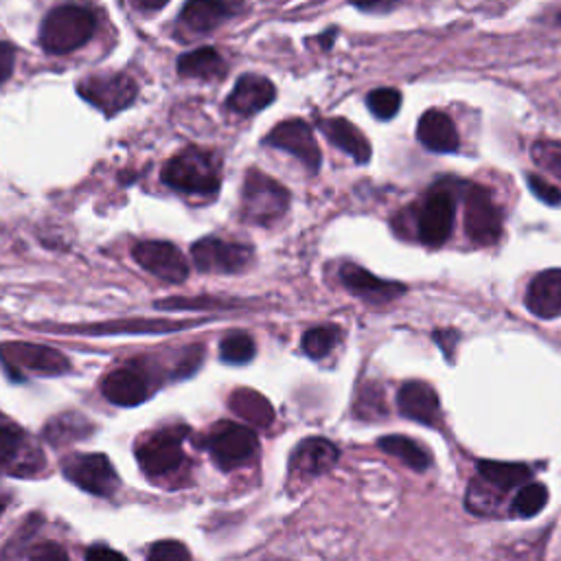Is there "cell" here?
I'll return each mask as SVG.
<instances>
[{
    "instance_id": "obj_1",
    "label": "cell",
    "mask_w": 561,
    "mask_h": 561,
    "mask_svg": "<svg viewBox=\"0 0 561 561\" xmlns=\"http://www.w3.org/2000/svg\"><path fill=\"white\" fill-rule=\"evenodd\" d=\"M162 182L182 193H215L221 182V160L213 151L186 147L162 167Z\"/></svg>"
},
{
    "instance_id": "obj_2",
    "label": "cell",
    "mask_w": 561,
    "mask_h": 561,
    "mask_svg": "<svg viewBox=\"0 0 561 561\" xmlns=\"http://www.w3.org/2000/svg\"><path fill=\"white\" fill-rule=\"evenodd\" d=\"M94 15L85 7L64 4L55 7L42 22L39 42L53 55H66L83 46L94 33Z\"/></svg>"
},
{
    "instance_id": "obj_3",
    "label": "cell",
    "mask_w": 561,
    "mask_h": 561,
    "mask_svg": "<svg viewBox=\"0 0 561 561\" xmlns=\"http://www.w3.org/2000/svg\"><path fill=\"white\" fill-rule=\"evenodd\" d=\"M289 206V191L259 169H250L241 195V217L250 224L270 226Z\"/></svg>"
},
{
    "instance_id": "obj_4",
    "label": "cell",
    "mask_w": 561,
    "mask_h": 561,
    "mask_svg": "<svg viewBox=\"0 0 561 561\" xmlns=\"http://www.w3.org/2000/svg\"><path fill=\"white\" fill-rule=\"evenodd\" d=\"M184 427H164L147 434L136 445V460L149 478H164L186 462Z\"/></svg>"
},
{
    "instance_id": "obj_5",
    "label": "cell",
    "mask_w": 561,
    "mask_h": 561,
    "mask_svg": "<svg viewBox=\"0 0 561 561\" xmlns=\"http://www.w3.org/2000/svg\"><path fill=\"white\" fill-rule=\"evenodd\" d=\"M204 447L221 469H234L259 451V438L252 427L234 421H219L204 438Z\"/></svg>"
},
{
    "instance_id": "obj_6",
    "label": "cell",
    "mask_w": 561,
    "mask_h": 561,
    "mask_svg": "<svg viewBox=\"0 0 561 561\" xmlns=\"http://www.w3.org/2000/svg\"><path fill=\"white\" fill-rule=\"evenodd\" d=\"M465 232L476 245H493L502 234V213L489 188L469 184L465 188Z\"/></svg>"
},
{
    "instance_id": "obj_7",
    "label": "cell",
    "mask_w": 561,
    "mask_h": 561,
    "mask_svg": "<svg viewBox=\"0 0 561 561\" xmlns=\"http://www.w3.org/2000/svg\"><path fill=\"white\" fill-rule=\"evenodd\" d=\"M0 359L7 370L15 375V370L33 373V375H61L68 373L70 362L64 353L50 346L33 344V342H4L0 344Z\"/></svg>"
},
{
    "instance_id": "obj_8",
    "label": "cell",
    "mask_w": 561,
    "mask_h": 561,
    "mask_svg": "<svg viewBox=\"0 0 561 561\" xmlns=\"http://www.w3.org/2000/svg\"><path fill=\"white\" fill-rule=\"evenodd\" d=\"M64 476L79 489L107 497L118 489V476L105 454H72L61 462Z\"/></svg>"
},
{
    "instance_id": "obj_9",
    "label": "cell",
    "mask_w": 561,
    "mask_h": 561,
    "mask_svg": "<svg viewBox=\"0 0 561 561\" xmlns=\"http://www.w3.org/2000/svg\"><path fill=\"white\" fill-rule=\"evenodd\" d=\"M456 204L454 195L445 186L432 188L419 210L416 232L425 245H443L454 230Z\"/></svg>"
},
{
    "instance_id": "obj_10",
    "label": "cell",
    "mask_w": 561,
    "mask_h": 561,
    "mask_svg": "<svg viewBox=\"0 0 561 561\" xmlns=\"http://www.w3.org/2000/svg\"><path fill=\"white\" fill-rule=\"evenodd\" d=\"M77 92L101 112L116 114L136 99V81L129 75H94L77 85Z\"/></svg>"
},
{
    "instance_id": "obj_11",
    "label": "cell",
    "mask_w": 561,
    "mask_h": 561,
    "mask_svg": "<svg viewBox=\"0 0 561 561\" xmlns=\"http://www.w3.org/2000/svg\"><path fill=\"white\" fill-rule=\"evenodd\" d=\"M193 263L204 272H239L252 261V250L243 243L224 241L219 237H204L191 248Z\"/></svg>"
},
{
    "instance_id": "obj_12",
    "label": "cell",
    "mask_w": 561,
    "mask_h": 561,
    "mask_svg": "<svg viewBox=\"0 0 561 561\" xmlns=\"http://www.w3.org/2000/svg\"><path fill=\"white\" fill-rule=\"evenodd\" d=\"M131 254L142 270L167 283H182L188 276L184 254L169 241H140Z\"/></svg>"
},
{
    "instance_id": "obj_13",
    "label": "cell",
    "mask_w": 561,
    "mask_h": 561,
    "mask_svg": "<svg viewBox=\"0 0 561 561\" xmlns=\"http://www.w3.org/2000/svg\"><path fill=\"white\" fill-rule=\"evenodd\" d=\"M265 145L278 147V149L296 156L311 173H316L320 167V147L313 138L311 127L300 118H289V121L278 123L265 136Z\"/></svg>"
},
{
    "instance_id": "obj_14",
    "label": "cell",
    "mask_w": 561,
    "mask_h": 561,
    "mask_svg": "<svg viewBox=\"0 0 561 561\" xmlns=\"http://www.w3.org/2000/svg\"><path fill=\"white\" fill-rule=\"evenodd\" d=\"M340 451L337 447L320 436L313 438H305L302 443H298V447L294 449L291 458H289V473L291 480H311L316 476H322L324 471H329L335 460H337Z\"/></svg>"
},
{
    "instance_id": "obj_15",
    "label": "cell",
    "mask_w": 561,
    "mask_h": 561,
    "mask_svg": "<svg viewBox=\"0 0 561 561\" xmlns=\"http://www.w3.org/2000/svg\"><path fill=\"white\" fill-rule=\"evenodd\" d=\"M101 390L107 401H112L116 405H125V408L142 403L151 392L149 379H147L145 370L138 366H121V368L110 370L103 377Z\"/></svg>"
},
{
    "instance_id": "obj_16",
    "label": "cell",
    "mask_w": 561,
    "mask_h": 561,
    "mask_svg": "<svg viewBox=\"0 0 561 561\" xmlns=\"http://www.w3.org/2000/svg\"><path fill=\"white\" fill-rule=\"evenodd\" d=\"M340 278L351 294L368 302H390L405 294V285L394 280H381L355 263H344L340 267Z\"/></svg>"
},
{
    "instance_id": "obj_17",
    "label": "cell",
    "mask_w": 561,
    "mask_h": 561,
    "mask_svg": "<svg viewBox=\"0 0 561 561\" xmlns=\"http://www.w3.org/2000/svg\"><path fill=\"white\" fill-rule=\"evenodd\" d=\"M399 412L423 425H438L440 401L434 388L425 381H405L397 392Z\"/></svg>"
},
{
    "instance_id": "obj_18",
    "label": "cell",
    "mask_w": 561,
    "mask_h": 561,
    "mask_svg": "<svg viewBox=\"0 0 561 561\" xmlns=\"http://www.w3.org/2000/svg\"><path fill=\"white\" fill-rule=\"evenodd\" d=\"M276 96V88L270 79L261 75H241L228 94L226 105L237 114H254L263 107H267Z\"/></svg>"
},
{
    "instance_id": "obj_19",
    "label": "cell",
    "mask_w": 561,
    "mask_h": 561,
    "mask_svg": "<svg viewBox=\"0 0 561 561\" xmlns=\"http://www.w3.org/2000/svg\"><path fill=\"white\" fill-rule=\"evenodd\" d=\"M526 309L537 318H554L561 313V270L539 272L524 298Z\"/></svg>"
},
{
    "instance_id": "obj_20",
    "label": "cell",
    "mask_w": 561,
    "mask_h": 561,
    "mask_svg": "<svg viewBox=\"0 0 561 561\" xmlns=\"http://www.w3.org/2000/svg\"><path fill=\"white\" fill-rule=\"evenodd\" d=\"M416 138L423 147L438 153H451L460 147V136L454 121L440 110H427L421 114L416 123Z\"/></svg>"
},
{
    "instance_id": "obj_21",
    "label": "cell",
    "mask_w": 561,
    "mask_h": 561,
    "mask_svg": "<svg viewBox=\"0 0 561 561\" xmlns=\"http://www.w3.org/2000/svg\"><path fill=\"white\" fill-rule=\"evenodd\" d=\"M42 460L35 449H28L24 432L13 423H0V465L18 473L33 471Z\"/></svg>"
},
{
    "instance_id": "obj_22",
    "label": "cell",
    "mask_w": 561,
    "mask_h": 561,
    "mask_svg": "<svg viewBox=\"0 0 561 561\" xmlns=\"http://www.w3.org/2000/svg\"><path fill=\"white\" fill-rule=\"evenodd\" d=\"M193 322H169V320H121V322H101V324H75V327H59L61 331H77L85 335H110V333H167L175 329L191 327Z\"/></svg>"
},
{
    "instance_id": "obj_23",
    "label": "cell",
    "mask_w": 561,
    "mask_h": 561,
    "mask_svg": "<svg viewBox=\"0 0 561 561\" xmlns=\"http://www.w3.org/2000/svg\"><path fill=\"white\" fill-rule=\"evenodd\" d=\"M320 129L335 147L355 158V162H368L370 142L353 123H348L346 118H322Z\"/></svg>"
},
{
    "instance_id": "obj_24",
    "label": "cell",
    "mask_w": 561,
    "mask_h": 561,
    "mask_svg": "<svg viewBox=\"0 0 561 561\" xmlns=\"http://www.w3.org/2000/svg\"><path fill=\"white\" fill-rule=\"evenodd\" d=\"M228 405L239 419H243L254 427H270L274 421L272 403L256 390H250V388L232 390L228 397Z\"/></svg>"
},
{
    "instance_id": "obj_25",
    "label": "cell",
    "mask_w": 561,
    "mask_h": 561,
    "mask_svg": "<svg viewBox=\"0 0 561 561\" xmlns=\"http://www.w3.org/2000/svg\"><path fill=\"white\" fill-rule=\"evenodd\" d=\"M178 72L182 77H193V79H221L226 75V61L215 48L204 46V48L184 53L178 59Z\"/></svg>"
},
{
    "instance_id": "obj_26",
    "label": "cell",
    "mask_w": 561,
    "mask_h": 561,
    "mask_svg": "<svg viewBox=\"0 0 561 561\" xmlns=\"http://www.w3.org/2000/svg\"><path fill=\"white\" fill-rule=\"evenodd\" d=\"M478 473L489 486L497 491H508L519 484H526L533 476V471L522 462H497V460H480Z\"/></svg>"
},
{
    "instance_id": "obj_27",
    "label": "cell",
    "mask_w": 561,
    "mask_h": 561,
    "mask_svg": "<svg viewBox=\"0 0 561 561\" xmlns=\"http://www.w3.org/2000/svg\"><path fill=\"white\" fill-rule=\"evenodd\" d=\"M377 445L381 451L399 458L403 465H408L414 471H425L432 465L430 451L423 445H419L416 440H412L410 436L388 434V436H381L377 440Z\"/></svg>"
},
{
    "instance_id": "obj_28",
    "label": "cell",
    "mask_w": 561,
    "mask_h": 561,
    "mask_svg": "<svg viewBox=\"0 0 561 561\" xmlns=\"http://www.w3.org/2000/svg\"><path fill=\"white\" fill-rule=\"evenodd\" d=\"M228 13H230V7L221 4V2H188L182 9L180 20L184 22L186 28L204 33V31L215 28Z\"/></svg>"
},
{
    "instance_id": "obj_29",
    "label": "cell",
    "mask_w": 561,
    "mask_h": 561,
    "mask_svg": "<svg viewBox=\"0 0 561 561\" xmlns=\"http://www.w3.org/2000/svg\"><path fill=\"white\" fill-rule=\"evenodd\" d=\"M92 430V425L88 423V419L79 416V414H64V416H57L53 419L48 425H46V438L53 443V445H59V443H68V440H77L81 436H85L88 432Z\"/></svg>"
},
{
    "instance_id": "obj_30",
    "label": "cell",
    "mask_w": 561,
    "mask_h": 561,
    "mask_svg": "<svg viewBox=\"0 0 561 561\" xmlns=\"http://www.w3.org/2000/svg\"><path fill=\"white\" fill-rule=\"evenodd\" d=\"M337 340H340V329L335 324L313 327L302 335V351L311 359H320L337 344Z\"/></svg>"
},
{
    "instance_id": "obj_31",
    "label": "cell",
    "mask_w": 561,
    "mask_h": 561,
    "mask_svg": "<svg viewBox=\"0 0 561 561\" xmlns=\"http://www.w3.org/2000/svg\"><path fill=\"white\" fill-rule=\"evenodd\" d=\"M219 355L226 364H245L254 355V342L243 331H230L219 342Z\"/></svg>"
},
{
    "instance_id": "obj_32",
    "label": "cell",
    "mask_w": 561,
    "mask_h": 561,
    "mask_svg": "<svg viewBox=\"0 0 561 561\" xmlns=\"http://www.w3.org/2000/svg\"><path fill=\"white\" fill-rule=\"evenodd\" d=\"M546 500H548V489L539 482H530V484H524L517 491V495L513 497L511 508L519 517H533L543 508Z\"/></svg>"
},
{
    "instance_id": "obj_33",
    "label": "cell",
    "mask_w": 561,
    "mask_h": 561,
    "mask_svg": "<svg viewBox=\"0 0 561 561\" xmlns=\"http://www.w3.org/2000/svg\"><path fill=\"white\" fill-rule=\"evenodd\" d=\"M366 105L377 118L388 121L401 107V92L394 88H377L366 96Z\"/></svg>"
},
{
    "instance_id": "obj_34",
    "label": "cell",
    "mask_w": 561,
    "mask_h": 561,
    "mask_svg": "<svg viewBox=\"0 0 561 561\" xmlns=\"http://www.w3.org/2000/svg\"><path fill=\"white\" fill-rule=\"evenodd\" d=\"M533 160L543 171L561 178V142L554 140H537L533 145Z\"/></svg>"
},
{
    "instance_id": "obj_35",
    "label": "cell",
    "mask_w": 561,
    "mask_h": 561,
    "mask_svg": "<svg viewBox=\"0 0 561 561\" xmlns=\"http://www.w3.org/2000/svg\"><path fill=\"white\" fill-rule=\"evenodd\" d=\"M234 300H217V298H171L156 302L158 309H230L234 307Z\"/></svg>"
},
{
    "instance_id": "obj_36",
    "label": "cell",
    "mask_w": 561,
    "mask_h": 561,
    "mask_svg": "<svg viewBox=\"0 0 561 561\" xmlns=\"http://www.w3.org/2000/svg\"><path fill=\"white\" fill-rule=\"evenodd\" d=\"M147 561H191V552L184 543L173 541V539H164V541H158L149 548Z\"/></svg>"
},
{
    "instance_id": "obj_37",
    "label": "cell",
    "mask_w": 561,
    "mask_h": 561,
    "mask_svg": "<svg viewBox=\"0 0 561 561\" xmlns=\"http://www.w3.org/2000/svg\"><path fill=\"white\" fill-rule=\"evenodd\" d=\"M526 184H528V188L535 193V197H539L541 202H546V204H550V206L561 204V188H557L554 184H550L543 175L530 173V175L526 178Z\"/></svg>"
},
{
    "instance_id": "obj_38",
    "label": "cell",
    "mask_w": 561,
    "mask_h": 561,
    "mask_svg": "<svg viewBox=\"0 0 561 561\" xmlns=\"http://www.w3.org/2000/svg\"><path fill=\"white\" fill-rule=\"evenodd\" d=\"M28 561H70V559H68V552L59 543L44 541V543H37L35 548H31Z\"/></svg>"
},
{
    "instance_id": "obj_39",
    "label": "cell",
    "mask_w": 561,
    "mask_h": 561,
    "mask_svg": "<svg viewBox=\"0 0 561 561\" xmlns=\"http://www.w3.org/2000/svg\"><path fill=\"white\" fill-rule=\"evenodd\" d=\"M13 64H15V48L7 42H0V83L11 77Z\"/></svg>"
},
{
    "instance_id": "obj_40",
    "label": "cell",
    "mask_w": 561,
    "mask_h": 561,
    "mask_svg": "<svg viewBox=\"0 0 561 561\" xmlns=\"http://www.w3.org/2000/svg\"><path fill=\"white\" fill-rule=\"evenodd\" d=\"M85 561H127L118 550H112L107 546H90L85 552Z\"/></svg>"
},
{
    "instance_id": "obj_41",
    "label": "cell",
    "mask_w": 561,
    "mask_h": 561,
    "mask_svg": "<svg viewBox=\"0 0 561 561\" xmlns=\"http://www.w3.org/2000/svg\"><path fill=\"white\" fill-rule=\"evenodd\" d=\"M434 340H436V344L443 346L447 359H451V351H454V344L458 342V333H456V331H443V329H440V331H434Z\"/></svg>"
},
{
    "instance_id": "obj_42",
    "label": "cell",
    "mask_w": 561,
    "mask_h": 561,
    "mask_svg": "<svg viewBox=\"0 0 561 561\" xmlns=\"http://www.w3.org/2000/svg\"><path fill=\"white\" fill-rule=\"evenodd\" d=\"M7 502H9V497L4 495V493H0V515H2V511H4V506H7Z\"/></svg>"
},
{
    "instance_id": "obj_43",
    "label": "cell",
    "mask_w": 561,
    "mask_h": 561,
    "mask_svg": "<svg viewBox=\"0 0 561 561\" xmlns=\"http://www.w3.org/2000/svg\"><path fill=\"white\" fill-rule=\"evenodd\" d=\"M557 22H559V24H561V13H559V15H557Z\"/></svg>"
}]
</instances>
